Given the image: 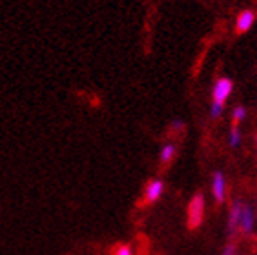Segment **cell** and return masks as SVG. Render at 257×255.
<instances>
[{"label":"cell","mask_w":257,"mask_h":255,"mask_svg":"<svg viewBox=\"0 0 257 255\" xmlns=\"http://www.w3.org/2000/svg\"><path fill=\"white\" fill-rule=\"evenodd\" d=\"M253 224H255V217H253V210L250 206H242L241 213V222H239V228H241L244 233H252Z\"/></svg>","instance_id":"6"},{"label":"cell","mask_w":257,"mask_h":255,"mask_svg":"<svg viewBox=\"0 0 257 255\" xmlns=\"http://www.w3.org/2000/svg\"><path fill=\"white\" fill-rule=\"evenodd\" d=\"M223 255H235V248L233 246H226L223 251Z\"/></svg>","instance_id":"13"},{"label":"cell","mask_w":257,"mask_h":255,"mask_svg":"<svg viewBox=\"0 0 257 255\" xmlns=\"http://www.w3.org/2000/svg\"><path fill=\"white\" fill-rule=\"evenodd\" d=\"M183 126H184L183 120H173V122H172V128H175V130H181Z\"/></svg>","instance_id":"14"},{"label":"cell","mask_w":257,"mask_h":255,"mask_svg":"<svg viewBox=\"0 0 257 255\" xmlns=\"http://www.w3.org/2000/svg\"><path fill=\"white\" fill-rule=\"evenodd\" d=\"M241 144V132H239L237 128H232V132H230V146L237 148Z\"/></svg>","instance_id":"10"},{"label":"cell","mask_w":257,"mask_h":255,"mask_svg":"<svg viewBox=\"0 0 257 255\" xmlns=\"http://www.w3.org/2000/svg\"><path fill=\"white\" fill-rule=\"evenodd\" d=\"M233 89V82L226 77L223 79H219L213 86V102H219V104H224V100L228 98V95L232 93Z\"/></svg>","instance_id":"2"},{"label":"cell","mask_w":257,"mask_h":255,"mask_svg":"<svg viewBox=\"0 0 257 255\" xmlns=\"http://www.w3.org/2000/svg\"><path fill=\"white\" fill-rule=\"evenodd\" d=\"M175 152H177V150H175L173 144H166V146H163V150H161V162L168 164V162L175 157Z\"/></svg>","instance_id":"8"},{"label":"cell","mask_w":257,"mask_h":255,"mask_svg":"<svg viewBox=\"0 0 257 255\" xmlns=\"http://www.w3.org/2000/svg\"><path fill=\"white\" fill-rule=\"evenodd\" d=\"M253 22H255V15H253V11H250V10L242 11L241 15L237 17L235 30H237V33H246V31L253 26Z\"/></svg>","instance_id":"7"},{"label":"cell","mask_w":257,"mask_h":255,"mask_svg":"<svg viewBox=\"0 0 257 255\" xmlns=\"http://www.w3.org/2000/svg\"><path fill=\"white\" fill-rule=\"evenodd\" d=\"M204 217V197L201 193H195L188 204V228L195 230Z\"/></svg>","instance_id":"1"},{"label":"cell","mask_w":257,"mask_h":255,"mask_svg":"<svg viewBox=\"0 0 257 255\" xmlns=\"http://www.w3.org/2000/svg\"><path fill=\"white\" fill-rule=\"evenodd\" d=\"M223 113V104H219V102H213L212 104V117L213 118H217L219 115Z\"/></svg>","instance_id":"11"},{"label":"cell","mask_w":257,"mask_h":255,"mask_svg":"<svg viewBox=\"0 0 257 255\" xmlns=\"http://www.w3.org/2000/svg\"><path fill=\"white\" fill-rule=\"evenodd\" d=\"M115 255H134V251H132V248H130V246L122 244V246H119V248L115 250Z\"/></svg>","instance_id":"12"},{"label":"cell","mask_w":257,"mask_h":255,"mask_svg":"<svg viewBox=\"0 0 257 255\" xmlns=\"http://www.w3.org/2000/svg\"><path fill=\"white\" fill-rule=\"evenodd\" d=\"M244 117H246V109L242 108V106H235V108H233V111H232L233 124H239Z\"/></svg>","instance_id":"9"},{"label":"cell","mask_w":257,"mask_h":255,"mask_svg":"<svg viewBox=\"0 0 257 255\" xmlns=\"http://www.w3.org/2000/svg\"><path fill=\"white\" fill-rule=\"evenodd\" d=\"M163 190H164V184L161 179L150 181L146 190H144V202H146V204H152V202L159 201V197L163 195Z\"/></svg>","instance_id":"4"},{"label":"cell","mask_w":257,"mask_h":255,"mask_svg":"<svg viewBox=\"0 0 257 255\" xmlns=\"http://www.w3.org/2000/svg\"><path fill=\"white\" fill-rule=\"evenodd\" d=\"M242 204L241 201H235L230 208V215H228V231L233 233V231L237 230L239 222H241V213H242Z\"/></svg>","instance_id":"5"},{"label":"cell","mask_w":257,"mask_h":255,"mask_svg":"<svg viewBox=\"0 0 257 255\" xmlns=\"http://www.w3.org/2000/svg\"><path fill=\"white\" fill-rule=\"evenodd\" d=\"M212 193H213V199L217 202H224V197H226V181H224V175L221 172H215L212 177Z\"/></svg>","instance_id":"3"}]
</instances>
